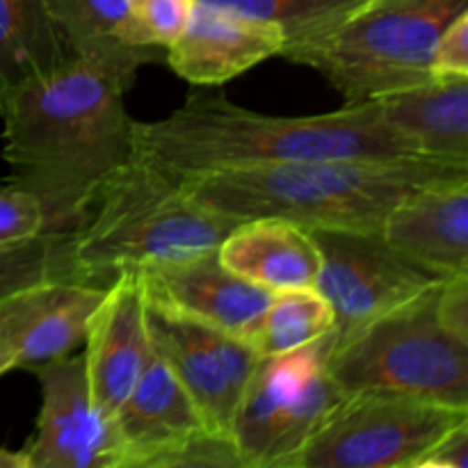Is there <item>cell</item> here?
Returning a JSON list of instances; mask_svg holds the SVG:
<instances>
[{
	"instance_id": "1",
	"label": "cell",
	"mask_w": 468,
	"mask_h": 468,
	"mask_svg": "<svg viewBox=\"0 0 468 468\" xmlns=\"http://www.w3.org/2000/svg\"><path fill=\"white\" fill-rule=\"evenodd\" d=\"M126 91L80 59L32 78L0 110L5 183L35 197L46 233H69L99 187L135 155Z\"/></svg>"
},
{
	"instance_id": "2",
	"label": "cell",
	"mask_w": 468,
	"mask_h": 468,
	"mask_svg": "<svg viewBox=\"0 0 468 468\" xmlns=\"http://www.w3.org/2000/svg\"><path fill=\"white\" fill-rule=\"evenodd\" d=\"M135 154L183 181L300 160L420 158L388 128L375 101L282 117L242 108L215 87L192 90L181 108L158 122H135Z\"/></svg>"
},
{
	"instance_id": "3",
	"label": "cell",
	"mask_w": 468,
	"mask_h": 468,
	"mask_svg": "<svg viewBox=\"0 0 468 468\" xmlns=\"http://www.w3.org/2000/svg\"><path fill=\"white\" fill-rule=\"evenodd\" d=\"M468 176V165L430 158H329L231 167L187 178L201 204L236 222L283 219L306 231H378L405 197Z\"/></svg>"
},
{
	"instance_id": "4",
	"label": "cell",
	"mask_w": 468,
	"mask_h": 468,
	"mask_svg": "<svg viewBox=\"0 0 468 468\" xmlns=\"http://www.w3.org/2000/svg\"><path fill=\"white\" fill-rule=\"evenodd\" d=\"M238 224L201 204L183 178L135 154L67 233L69 279L108 288L122 274L218 251Z\"/></svg>"
},
{
	"instance_id": "5",
	"label": "cell",
	"mask_w": 468,
	"mask_h": 468,
	"mask_svg": "<svg viewBox=\"0 0 468 468\" xmlns=\"http://www.w3.org/2000/svg\"><path fill=\"white\" fill-rule=\"evenodd\" d=\"M464 12L468 0H364L279 58L314 69L346 103H359L430 80L439 37Z\"/></svg>"
},
{
	"instance_id": "6",
	"label": "cell",
	"mask_w": 468,
	"mask_h": 468,
	"mask_svg": "<svg viewBox=\"0 0 468 468\" xmlns=\"http://www.w3.org/2000/svg\"><path fill=\"white\" fill-rule=\"evenodd\" d=\"M439 286L332 346L327 366L343 396L398 393L468 410V343L439 323Z\"/></svg>"
},
{
	"instance_id": "7",
	"label": "cell",
	"mask_w": 468,
	"mask_h": 468,
	"mask_svg": "<svg viewBox=\"0 0 468 468\" xmlns=\"http://www.w3.org/2000/svg\"><path fill=\"white\" fill-rule=\"evenodd\" d=\"M466 425L468 410L398 393H352L286 468H410Z\"/></svg>"
},
{
	"instance_id": "8",
	"label": "cell",
	"mask_w": 468,
	"mask_h": 468,
	"mask_svg": "<svg viewBox=\"0 0 468 468\" xmlns=\"http://www.w3.org/2000/svg\"><path fill=\"white\" fill-rule=\"evenodd\" d=\"M329 336L288 355L259 356L233 414L229 437L259 468H286L343 391L329 373Z\"/></svg>"
},
{
	"instance_id": "9",
	"label": "cell",
	"mask_w": 468,
	"mask_h": 468,
	"mask_svg": "<svg viewBox=\"0 0 468 468\" xmlns=\"http://www.w3.org/2000/svg\"><path fill=\"white\" fill-rule=\"evenodd\" d=\"M309 233L320 251L314 288L334 314L332 346L441 283L398 256L378 231Z\"/></svg>"
},
{
	"instance_id": "10",
	"label": "cell",
	"mask_w": 468,
	"mask_h": 468,
	"mask_svg": "<svg viewBox=\"0 0 468 468\" xmlns=\"http://www.w3.org/2000/svg\"><path fill=\"white\" fill-rule=\"evenodd\" d=\"M146 329L154 350L195 400L208 432L229 437L259 355L242 338L151 300H146Z\"/></svg>"
},
{
	"instance_id": "11",
	"label": "cell",
	"mask_w": 468,
	"mask_h": 468,
	"mask_svg": "<svg viewBox=\"0 0 468 468\" xmlns=\"http://www.w3.org/2000/svg\"><path fill=\"white\" fill-rule=\"evenodd\" d=\"M41 388L35 434L23 448L35 468H122L112 419L91 402L82 355L32 370Z\"/></svg>"
},
{
	"instance_id": "12",
	"label": "cell",
	"mask_w": 468,
	"mask_h": 468,
	"mask_svg": "<svg viewBox=\"0 0 468 468\" xmlns=\"http://www.w3.org/2000/svg\"><path fill=\"white\" fill-rule=\"evenodd\" d=\"M108 288L73 279L37 283L0 302V378L73 355Z\"/></svg>"
},
{
	"instance_id": "13",
	"label": "cell",
	"mask_w": 468,
	"mask_h": 468,
	"mask_svg": "<svg viewBox=\"0 0 468 468\" xmlns=\"http://www.w3.org/2000/svg\"><path fill=\"white\" fill-rule=\"evenodd\" d=\"M137 274L146 300L250 341L272 292L224 268L218 251L154 265Z\"/></svg>"
},
{
	"instance_id": "14",
	"label": "cell",
	"mask_w": 468,
	"mask_h": 468,
	"mask_svg": "<svg viewBox=\"0 0 468 468\" xmlns=\"http://www.w3.org/2000/svg\"><path fill=\"white\" fill-rule=\"evenodd\" d=\"M286 35L279 26L197 0L165 62L192 87H222L256 64L279 58Z\"/></svg>"
},
{
	"instance_id": "15",
	"label": "cell",
	"mask_w": 468,
	"mask_h": 468,
	"mask_svg": "<svg viewBox=\"0 0 468 468\" xmlns=\"http://www.w3.org/2000/svg\"><path fill=\"white\" fill-rule=\"evenodd\" d=\"M151 355L146 300L135 272L110 283L85 336V373L91 402L114 419Z\"/></svg>"
},
{
	"instance_id": "16",
	"label": "cell",
	"mask_w": 468,
	"mask_h": 468,
	"mask_svg": "<svg viewBox=\"0 0 468 468\" xmlns=\"http://www.w3.org/2000/svg\"><path fill=\"white\" fill-rule=\"evenodd\" d=\"M382 240L437 279L468 272V176L411 192L384 219Z\"/></svg>"
},
{
	"instance_id": "17",
	"label": "cell",
	"mask_w": 468,
	"mask_h": 468,
	"mask_svg": "<svg viewBox=\"0 0 468 468\" xmlns=\"http://www.w3.org/2000/svg\"><path fill=\"white\" fill-rule=\"evenodd\" d=\"M112 423L122 448V466L208 432L190 393L154 346L144 370L117 410Z\"/></svg>"
},
{
	"instance_id": "18",
	"label": "cell",
	"mask_w": 468,
	"mask_h": 468,
	"mask_svg": "<svg viewBox=\"0 0 468 468\" xmlns=\"http://www.w3.org/2000/svg\"><path fill=\"white\" fill-rule=\"evenodd\" d=\"M44 5L69 58L90 64L123 91L135 85L142 67L165 59L163 50L137 41L128 0H44Z\"/></svg>"
},
{
	"instance_id": "19",
	"label": "cell",
	"mask_w": 468,
	"mask_h": 468,
	"mask_svg": "<svg viewBox=\"0 0 468 468\" xmlns=\"http://www.w3.org/2000/svg\"><path fill=\"white\" fill-rule=\"evenodd\" d=\"M370 101L416 155L468 165V76H432Z\"/></svg>"
},
{
	"instance_id": "20",
	"label": "cell",
	"mask_w": 468,
	"mask_h": 468,
	"mask_svg": "<svg viewBox=\"0 0 468 468\" xmlns=\"http://www.w3.org/2000/svg\"><path fill=\"white\" fill-rule=\"evenodd\" d=\"M224 268L270 292L314 288L320 251L306 229L283 219L240 222L219 245Z\"/></svg>"
},
{
	"instance_id": "21",
	"label": "cell",
	"mask_w": 468,
	"mask_h": 468,
	"mask_svg": "<svg viewBox=\"0 0 468 468\" xmlns=\"http://www.w3.org/2000/svg\"><path fill=\"white\" fill-rule=\"evenodd\" d=\"M69 59L44 0H0V110L18 87Z\"/></svg>"
},
{
	"instance_id": "22",
	"label": "cell",
	"mask_w": 468,
	"mask_h": 468,
	"mask_svg": "<svg viewBox=\"0 0 468 468\" xmlns=\"http://www.w3.org/2000/svg\"><path fill=\"white\" fill-rule=\"evenodd\" d=\"M332 329L334 314L315 288H288L272 292L247 343L259 356L288 355L329 336Z\"/></svg>"
},
{
	"instance_id": "23",
	"label": "cell",
	"mask_w": 468,
	"mask_h": 468,
	"mask_svg": "<svg viewBox=\"0 0 468 468\" xmlns=\"http://www.w3.org/2000/svg\"><path fill=\"white\" fill-rule=\"evenodd\" d=\"M53 279H69L67 233L0 240V302Z\"/></svg>"
},
{
	"instance_id": "24",
	"label": "cell",
	"mask_w": 468,
	"mask_h": 468,
	"mask_svg": "<svg viewBox=\"0 0 468 468\" xmlns=\"http://www.w3.org/2000/svg\"><path fill=\"white\" fill-rule=\"evenodd\" d=\"M256 21L274 23L286 35V44L300 41L346 16L364 0H199ZM283 44V46H286Z\"/></svg>"
},
{
	"instance_id": "25",
	"label": "cell",
	"mask_w": 468,
	"mask_h": 468,
	"mask_svg": "<svg viewBox=\"0 0 468 468\" xmlns=\"http://www.w3.org/2000/svg\"><path fill=\"white\" fill-rule=\"evenodd\" d=\"M122 468H259L251 464L231 437L204 432L169 451L155 452Z\"/></svg>"
},
{
	"instance_id": "26",
	"label": "cell",
	"mask_w": 468,
	"mask_h": 468,
	"mask_svg": "<svg viewBox=\"0 0 468 468\" xmlns=\"http://www.w3.org/2000/svg\"><path fill=\"white\" fill-rule=\"evenodd\" d=\"M195 3L197 0H128L137 41L165 53L183 32Z\"/></svg>"
},
{
	"instance_id": "27",
	"label": "cell",
	"mask_w": 468,
	"mask_h": 468,
	"mask_svg": "<svg viewBox=\"0 0 468 468\" xmlns=\"http://www.w3.org/2000/svg\"><path fill=\"white\" fill-rule=\"evenodd\" d=\"M46 231L44 210L35 197L3 183L0 186V240L37 236Z\"/></svg>"
},
{
	"instance_id": "28",
	"label": "cell",
	"mask_w": 468,
	"mask_h": 468,
	"mask_svg": "<svg viewBox=\"0 0 468 468\" xmlns=\"http://www.w3.org/2000/svg\"><path fill=\"white\" fill-rule=\"evenodd\" d=\"M432 76H468V12L460 14L439 37Z\"/></svg>"
},
{
	"instance_id": "29",
	"label": "cell",
	"mask_w": 468,
	"mask_h": 468,
	"mask_svg": "<svg viewBox=\"0 0 468 468\" xmlns=\"http://www.w3.org/2000/svg\"><path fill=\"white\" fill-rule=\"evenodd\" d=\"M437 318L446 332L468 343V272L443 279L437 292Z\"/></svg>"
},
{
	"instance_id": "30",
	"label": "cell",
	"mask_w": 468,
	"mask_h": 468,
	"mask_svg": "<svg viewBox=\"0 0 468 468\" xmlns=\"http://www.w3.org/2000/svg\"><path fill=\"white\" fill-rule=\"evenodd\" d=\"M0 468H35L26 451H9L0 446Z\"/></svg>"
},
{
	"instance_id": "31",
	"label": "cell",
	"mask_w": 468,
	"mask_h": 468,
	"mask_svg": "<svg viewBox=\"0 0 468 468\" xmlns=\"http://www.w3.org/2000/svg\"><path fill=\"white\" fill-rule=\"evenodd\" d=\"M410 468H457V466H452L451 462L446 460H439V457H425V460L416 462V464Z\"/></svg>"
}]
</instances>
